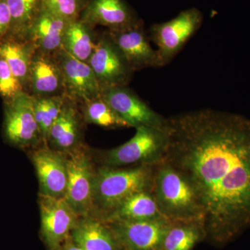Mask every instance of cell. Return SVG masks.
<instances>
[{"label":"cell","instance_id":"obj_29","mask_svg":"<svg viewBox=\"0 0 250 250\" xmlns=\"http://www.w3.org/2000/svg\"><path fill=\"white\" fill-rule=\"evenodd\" d=\"M11 16L6 0H0V43L11 29Z\"/></svg>","mask_w":250,"mask_h":250},{"label":"cell","instance_id":"obj_4","mask_svg":"<svg viewBox=\"0 0 250 250\" xmlns=\"http://www.w3.org/2000/svg\"><path fill=\"white\" fill-rule=\"evenodd\" d=\"M169 139L168 125L165 128L141 126L124 144L109 149H92V153L97 165L115 167L155 165L164 159Z\"/></svg>","mask_w":250,"mask_h":250},{"label":"cell","instance_id":"obj_5","mask_svg":"<svg viewBox=\"0 0 250 250\" xmlns=\"http://www.w3.org/2000/svg\"><path fill=\"white\" fill-rule=\"evenodd\" d=\"M202 11L190 8L179 13L170 21L155 23L149 27V37L157 47L162 66L172 62L203 22Z\"/></svg>","mask_w":250,"mask_h":250},{"label":"cell","instance_id":"obj_28","mask_svg":"<svg viewBox=\"0 0 250 250\" xmlns=\"http://www.w3.org/2000/svg\"><path fill=\"white\" fill-rule=\"evenodd\" d=\"M22 92H25L22 84L0 54V96L6 101Z\"/></svg>","mask_w":250,"mask_h":250},{"label":"cell","instance_id":"obj_20","mask_svg":"<svg viewBox=\"0 0 250 250\" xmlns=\"http://www.w3.org/2000/svg\"><path fill=\"white\" fill-rule=\"evenodd\" d=\"M36 50L35 46L29 39H18L12 36H6L0 43V54L27 93L31 61Z\"/></svg>","mask_w":250,"mask_h":250},{"label":"cell","instance_id":"obj_14","mask_svg":"<svg viewBox=\"0 0 250 250\" xmlns=\"http://www.w3.org/2000/svg\"><path fill=\"white\" fill-rule=\"evenodd\" d=\"M106 31L124 54L134 72L163 67L157 51L151 45L143 20L123 30Z\"/></svg>","mask_w":250,"mask_h":250},{"label":"cell","instance_id":"obj_8","mask_svg":"<svg viewBox=\"0 0 250 250\" xmlns=\"http://www.w3.org/2000/svg\"><path fill=\"white\" fill-rule=\"evenodd\" d=\"M88 65L100 88L127 86L134 72L107 31L99 34Z\"/></svg>","mask_w":250,"mask_h":250},{"label":"cell","instance_id":"obj_13","mask_svg":"<svg viewBox=\"0 0 250 250\" xmlns=\"http://www.w3.org/2000/svg\"><path fill=\"white\" fill-rule=\"evenodd\" d=\"M107 224L113 230L121 250H160L171 222L161 217L143 221Z\"/></svg>","mask_w":250,"mask_h":250},{"label":"cell","instance_id":"obj_23","mask_svg":"<svg viewBox=\"0 0 250 250\" xmlns=\"http://www.w3.org/2000/svg\"><path fill=\"white\" fill-rule=\"evenodd\" d=\"M203 223L200 222H171L161 243L160 250H192L205 240Z\"/></svg>","mask_w":250,"mask_h":250},{"label":"cell","instance_id":"obj_12","mask_svg":"<svg viewBox=\"0 0 250 250\" xmlns=\"http://www.w3.org/2000/svg\"><path fill=\"white\" fill-rule=\"evenodd\" d=\"M85 125L79 104L65 96L62 111L49 130L46 144L62 154L80 149L86 145Z\"/></svg>","mask_w":250,"mask_h":250},{"label":"cell","instance_id":"obj_21","mask_svg":"<svg viewBox=\"0 0 250 250\" xmlns=\"http://www.w3.org/2000/svg\"><path fill=\"white\" fill-rule=\"evenodd\" d=\"M161 217L163 216L152 190H146L129 197L102 221L106 223L143 221Z\"/></svg>","mask_w":250,"mask_h":250},{"label":"cell","instance_id":"obj_6","mask_svg":"<svg viewBox=\"0 0 250 250\" xmlns=\"http://www.w3.org/2000/svg\"><path fill=\"white\" fill-rule=\"evenodd\" d=\"M65 154L67 167L65 201L80 217H89L93 202L96 164L87 145Z\"/></svg>","mask_w":250,"mask_h":250},{"label":"cell","instance_id":"obj_24","mask_svg":"<svg viewBox=\"0 0 250 250\" xmlns=\"http://www.w3.org/2000/svg\"><path fill=\"white\" fill-rule=\"evenodd\" d=\"M6 1L11 16V29L8 35L28 39L29 31L42 11L41 0H6Z\"/></svg>","mask_w":250,"mask_h":250},{"label":"cell","instance_id":"obj_22","mask_svg":"<svg viewBox=\"0 0 250 250\" xmlns=\"http://www.w3.org/2000/svg\"><path fill=\"white\" fill-rule=\"evenodd\" d=\"M98 36L95 29L77 20L67 26L62 38V49L81 62L88 63Z\"/></svg>","mask_w":250,"mask_h":250},{"label":"cell","instance_id":"obj_18","mask_svg":"<svg viewBox=\"0 0 250 250\" xmlns=\"http://www.w3.org/2000/svg\"><path fill=\"white\" fill-rule=\"evenodd\" d=\"M70 238L85 250H121L111 227L92 217H81Z\"/></svg>","mask_w":250,"mask_h":250},{"label":"cell","instance_id":"obj_16","mask_svg":"<svg viewBox=\"0 0 250 250\" xmlns=\"http://www.w3.org/2000/svg\"><path fill=\"white\" fill-rule=\"evenodd\" d=\"M79 20L93 29L100 25L111 31L123 30L141 21L126 0H88Z\"/></svg>","mask_w":250,"mask_h":250},{"label":"cell","instance_id":"obj_26","mask_svg":"<svg viewBox=\"0 0 250 250\" xmlns=\"http://www.w3.org/2000/svg\"><path fill=\"white\" fill-rule=\"evenodd\" d=\"M65 98V95L42 98L31 96L36 121L45 143L49 130L62 111Z\"/></svg>","mask_w":250,"mask_h":250},{"label":"cell","instance_id":"obj_1","mask_svg":"<svg viewBox=\"0 0 250 250\" xmlns=\"http://www.w3.org/2000/svg\"><path fill=\"white\" fill-rule=\"evenodd\" d=\"M163 161L189 181L201 203L205 240L223 246L250 226V119L211 108L167 118Z\"/></svg>","mask_w":250,"mask_h":250},{"label":"cell","instance_id":"obj_30","mask_svg":"<svg viewBox=\"0 0 250 250\" xmlns=\"http://www.w3.org/2000/svg\"><path fill=\"white\" fill-rule=\"evenodd\" d=\"M85 250L83 249V248H81V247L77 246V245L75 244L73 241H72L71 238L70 236L69 237L68 239L64 243V244L62 245V250Z\"/></svg>","mask_w":250,"mask_h":250},{"label":"cell","instance_id":"obj_11","mask_svg":"<svg viewBox=\"0 0 250 250\" xmlns=\"http://www.w3.org/2000/svg\"><path fill=\"white\" fill-rule=\"evenodd\" d=\"M39 181V195L64 198L67 185L65 154L54 150L46 143L28 151Z\"/></svg>","mask_w":250,"mask_h":250},{"label":"cell","instance_id":"obj_9","mask_svg":"<svg viewBox=\"0 0 250 250\" xmlns=\"http://www.w3.org/2000/svg\"><path fill=\"white\" fill-rule=\"evenodd\" d=\"M41 235L49 250H61L81 218L64 198L39 195Z\"/></svg>","mask_w":250,"mask_h":250},{"label":"cell","instance_id":"obj_27","mask_svg":"<svg viewBox=\"0 0 250 250\" xmlns=\"http://www.w3.org/2000/svg\"><path fill=\"white\" fill-rule=\"evenodd\" d=\"M88 0H41L42 9L59 17L74 22L80 19Z\"/></svg>","mask_w":250,"mask_h":250},{"label":"cell","instance_id":"obj_10","mask_svg":"<svg viewBox=\"0 0 250 250\" xmlns=\"http://www.w3.org/2000/svg\"><path fill=\"white\" fill-rule=\"evenodd\" d=\"M102 97L129 128L141 126L167 127V118L152 109L128 86H115L101 90Z\"/></svg>","mask_w":250,"mask_h":250},{"label":"cell","instance_id":"obj_7","mask_svg":"<svg viewBox=\"0 0 250 250\" xmlns=\"http://www.w3.org/2000/svg\"><path fill=\"white\" fill-rule=\"evenodd\" d=\"M3 129L6 141L24 150L45 143L34 116L32 98L26 92L4 101Z\"/></svg>","mask_w":250,"mask_h":250},{"label":"cell","instance_id":"obj_19","mask_svg":"<svg viewBox=\"0 0 250 250\" xmlns=\"http://www.w3.org/2000/svg\"><path fill=\"white\" fill-rule=\"evenodd\" d=\"M70 23L42 9L29 31L28 39L36 49L54 54L62 48V38Z\"/></svg>","mask_w":250,"mask_h":250},{"label":"cell","instance_id":"obj_17","mask_svg":"<svg viewBox=\"0 0 250 250\" xmlns=\"http://www.w3.org/2000/svg\"><path fill=\"white\" fill-rule=\"evenodd\" d=\"M65 92L63 75L54 54L36 49L31 61L28 94L42 98L65 95Z\"/></svg>","mask_w":250,"mask_h":250},{"label":"cell","instance_id":"obj_3","mask_svg":"<svg viewBox=\"0 0 250 250\" xmlns=\"http://www.w3.org/2000/svg\"><path fill=\"white\" fill-rule=\"evenodd\" d=\"M152 192L159 211L170 222H200L204 213L196 192L185 176L164 161L154 166Z\"/></svg>","mask_w":250,"mask_h":250},{"label":"cell","instance_id":"obj_2","mask_svg":"<svg viewBox=\"0 0 250 250\" xmlns=\"http://www.w3.org/2000/svg\"><path fill=\"white\" fill-rule=\"evenodd\" d=\"M154 166L115 167L96 164L89 217L103 220L129 197L152 190Z\"/></svg>","mask_w":250,"mask_h":250},{"label":"cell","instance_id":"obj_15","mask_svg":"<svg viewBox=\"0 0 250 250\" xmlns=\"http://www.w3.org/2000/svg\"><path fill=\"white\" fill-rule=\"evenodd\" d=\"M63 75L65 96L78 104L97 98L101 88L91 67L62 48L53 54Z\"/></svg>","mask_w":250,"mask_h":250},{"label":"cell","instance_id":"obj_25","mask_svg":"<svg viewBox=\"0 0 250 250\" xmlns=\"http://www.w3.org/2000/svg\"><path fill=\"white\" fill-rule=\"evenodd\" d=\"M79 105L86 125H98L106 129L129 128L100 95Z\"/></svg>","mask_w":250,"mask_h":250}]
</instances>
